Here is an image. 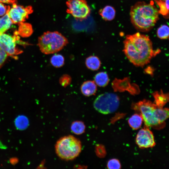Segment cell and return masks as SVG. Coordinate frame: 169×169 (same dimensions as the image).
<instances>
[{
	"instance_id": "obj_5",
	"label": "cell",
	"mask_w": 169,
	"mask_h": 169,
	"mask_svg": "<svg viewBox=\"0 0 169 169\" xmlns=\"http://www.w3.org/2000/svg\"><path fill=\"white\" fill-rule=\"evenodd\" d=\"M134 110L139 111L143 120L147 127H154L161 124L159 121L157 115L158 107L151 101L146 100L133 104Z\"/></svg>"
},
{
	"instance_id": "obj_3",
	"label": "cell",
	"mask_w": 169,
	"mask_h": 169,
	"mask_svg": "<svg viewBox=\"0 0 169 169\" xmlns=\"http://www.w3.org/2000/svg\"><path fill=\"white\" fill-rule=\"evenodd\" d=\"M68 43L67 39L60 33L48 31L39 37L38 45L43 53L49 54L60 51Z\"/></svg>"
},
{
	"instance_id": "obj_25",
	"label": "cell",
	"mask_w": 169,
	"mask_h": 169,
	"mask_svg": "<svg viewBox=\"0 0 169 169\" xmlns=\"http://www.w3.org/2000/svg\"><path fill=\"white\" fill-rule=\"evenodd\" d=\"M71 81L70 76L66 74L62 76L59 79L60 84L63 87H65L69 84Z\"/></svg>"
},
{
	"instance_id": "obj_15",
	"label": "cell",
	"mask_w": 169,
	"mask_h": 169,
	"mask_svg": "<svg viewBox=\"0 0 169 169\" xmlns=\"http://www.w3.org/2000/svg\"><path fill=\"white\" fill-rule=\"evenodd\" d=\"M85 63L86 67L92 70L98 69L101 64L99 59L97 56H91L87 58L86 59Z\"/></svg>"
},
{
	"instance_id": "obj_4",
	"label": "cell",
	"mask_w": 169,
	"mask_h": 169,
	"mask_svg": "<svg viewBox=\"0 0 169 169\" xmlns=\"http://www.w3.org/2000/svg\"><path fill=\"white\" fill-rule=\"evenodd\" d=\"M81 149V144L79 139L70 135L60 138L55 145L57 155L65 160L75 159L79 156Z\"/></svg>"
},
{
	"instance_id": "obj_2",
	"label": "cell",
	"mask_w": 169,
	"mask_h": 169,
	"mask_svg": "<svg viewBox=\"0 0 169 169\" xmlns=\"http://www.w3.org/2000/svg\"><path fill=\"white\" fill-rule=\"evenodd\" d=\"M158 10L152 3H137L130 11L131 22L135 28L142 32L150 31L159 19Z\"/></svg>"
},
{
	"instance_id": "obj_21",
	"label": "cell",
	"mask_w": 169,
	"mask_h": 169,
	"mask_svg": "<svg viewBox=\"0 0 169 169\" xmlns=\"http://www.w3.org/2000/svg\"><path fill=\"white\" fill-rule=\"evenodd\" d=\"M15 124L18 129L19 130H23L28 127L29 121L26 116L20 115L18 116L15 119Z\"/></svg>"
},
{
	"instance_id": "obj_17",
	"label": "cell",
	"mask_w": 169,
	"mask_h": 169,
	"mask_svg": "<svg viewBox=\"0 0 169 169\" xmlns=\"http://www.w3.org/2000/svg\"><path fill=\"white\" fill-rule=\"evenodd\" d=\"M143 120L141 115L135 114L129 119L128 122L130 126L133 129L137 130L141 126Z\"/></svg>"
},
{
	"instance_id": "obj_16",
	"label": "cell",
	"mask_w": 169,
	"mask_h": 169,
	"mask_svg": "<svg viewBox=\"0 0 169 169\" xmlns=\"http://www.w3.org/2000/svg\"><path fill=\"white\" fill-rule=\"evenodd\" d=\"M109 79L107 74L102 72L97 74L94 77V82L96 84L100 87H105L108 84Z\"/></svg>"
},
{
	"instance_id": "obj_6",
	"label": "cell",
	"mask_w": 169,
	"mask_h": 169,
	"mask_svg": "<svg viewBox=\"0 0 169 169\" xmlns=\"http://www.w3.org/2000/svg\"><path fill=\"white\" fill-rule=\"evenodd\" d=\"M119 99L115 94L105 93L99 95L95 100L94 107L99 112L105 114L112 113L118 108Z\"/></svg>"
},
{
	"instance_id": "obj_20",
	"label": "cell",
	"mask_w": 169,
	"mask_h": 169,
	"mask_svg": "<svg viewBox=\"0 0 169 169\" xmlns=\"http://www.w3.org/2000/svg\"><path fill=\"white\" fill-rule=\"evenodd\" d=\"M85 129V126L84 123L80 121L73 122L71 126V130L72 132L77 135L83 133Z\"/></svg>"
},
{
	"instance_id": "obj_13",
	"label": "cell",
	"mask_w": 169,
	"mask_h": 169,
	"mask_svg": "<svg viewBox=\"0 0 169 169\" xmlns=\"http://www.w3.org/2000/svg\"><path fill=\"white\" fill-rule=\"evenodd\" d=\"M153 95L155 99V104L158 107L162 108L168 100V94H164L162 91L154 92Z\"/></svg>"
},
{
	"instance_id": "obj_23",
	"label": "cell",
	"mask_w": 169,
	"mask_h": 169,
	"mask_svg": "<svg viewBox=\"0 0 169 169\" xmlns=\"http://www.w3.org/2000/svg\"><path fill=\"white\" fill-rule=\"evenodd\" d=\"M169 28L165 25L160 26L157 29V34L158 37L161 39H166L168 38Z\"/></svg>"
},
{
	"instance_id": "obj_24",
	"label": "cell",
	"mask_w": 169,
	"mask_h": 169,
	"mask_svg": "<svg viewBox=\"0 0 169 169\" xmlns=\"http://www.w3.org/2000/svg\"><path fill=\"white\" fill-rule=\"evenodd\" d=\"M107 167L109 169H119L121 168V165L118 160L113 159L110 160L107 164Z\"/></svg>"
},
{
	"instance_id": "obj_9",
	"label": "cell",
	"mask_w": 169,
	"mask_h": 169,
	"mask_svg": "<svg viewBox=\"0 0 169 169\" xmlns=\"http://www.w3.org/2000/svg\"><path fill=\"white\" fill-rule=\"evenodd\" d=\"M33 12V9L31 6L24 7L14 3L7 13L13 23L19 24L24 22L28 18L29 15Z\"/></svg>"
},
{
	"instance_id": "obj_18",
	"label": "cell",
	"mask_w": 169,
	"mask_h": 169,
	"mask_svg": "<svg viewBox=\"0 0 169 169\" xmlns=\"http://www.w3.org/2000/svg\"><path fill=\"white\" fill-rule=\"evenodd\" d=\"M13 23L8 13L0 18V34L4 33L10 27Z\"/></svg>"
},
{
	"instance_id": "obj_10",
	"label": "cell",
	"mask_w": 169,
	"mask_h": 169,
	"mask_svg": "<svg viewBox=\"0 0 169 169\" xmlns=\"http://www.w3.org/2000/svg\"><path fill=\"white\" fill-rule=\"evenodd\" d=\"M136 142L141 148L152 147L155 145L153 134L146 126L140 130L136 136Z\"/></svg>"
},
{
	"instance_id": "obj_28",
	"label": "cell",
	"mask_w": 169,
	"mask_h": 169,
	"mask_svg": "<svg viewBox=\"0 0 169 169\" xmlns=\"http://www.w3.org/2000/svg\"><path fill=\"white\" fill-rule=\"evenodd\" d=\"M17 0H0V2L9 4L16 3Z\"/></svg>"
},
{
	"instance_id": "obj_27",
	"label": "cell",
	"mask_w": 169,
	"mask_h": 169,
	"mask_svg": "<svg viewBox=\"0 0 169 169\" xmlns=\"http://www.w3.org/2000/svg\"><path fill=\"white\" fill-rule=\"evenodd\" d=\"M8 56L7 53L0 48V68L5 62Z\"/></svg>"
},
{
	"instance_id": "obj_19",
	"label": "cell",
	"mask_w": 169,
	"mask_h": 169,
	"mask_svg": "<svg viewBox=\"0 0 169 169\" xmlns=\"http://www.w3.org/2000/svg\"><path fill=\"white\" fill-rule=\"evenodd\" d=\"M159 6V13L163 16L168 17L169 14V0H154Z\"/></svg>"
},
{
	"instance_id": "obj_1",
	"label": "cell",
	"mask_w": 169,
	"mask_h": 169,
	"mask_svg": "<svg viewBox=\"0 0 169 169\" xmlns=\"http://www.w3.org/2000/svg\"><path fill=\"white\" fill-rule=\"evenodd\" d=\"M124 51L130 61L137 66L149 63L159 50L154 51L148 36L137 33L128 35L124 41Z\"/></svg>"
},
{
	"instance_id": "obj_11",
	"label": "cell",
	"mask_w": 169,
	"mask_h": 169,
	"mask_svg": "<svg viewBox=\"0 0 169 169\" xmlns=\"http://www.w3.org/2000/svg\"><path fill=\"white\" fill-rule=\"evenodd\" d=\"M82 94L87 96L94 95L97 91V88L94 81L88 80L84 82L80 88Z\"/></svg>"
},
{
	"instance_id": "obj_7",
	"label": "cell",
	"mask_w": 169,
	"mask_h": 169,
	"mask_svg": "<svg viewBox=\"0 0 169 169\" xmlns=\"http://www.w3.org/2000/svg\"><path fill=\"white\" fill-rule=\"evenodd\" d=\"M66 12L77 20H83L90 15L91 10L86 0H68Z\"/></svg>"
},
{
	"instance_id": "obj_26",
	"label": "cell",
	"mask_w": 169,
	"mask_h": 169,
	"mask_svg": "<svg viewBox=\"0 0 169 169\" xmlns=\"http://www.w3.org/2000/svg\"><path fill=\"white\" fill-rule=\"evenodd\" d=\"M10 8L9 6L5 5L0 2V16H3L7 13Z\"/></svg>"
},
{
	"instance_id": "obj_29",
	"label": "cell",
	"mask_w": 169,
	"mask_h": 169,
	"mask_svg": "<svg viewBox=\"0 0 169 169\" xmlns=\"http://www.w3.org/2000/svg\"></svg>"
},
{
	"instance_id": "obj_8",
	"label": "cell",
	"mask_w": 169,
	"mask_h": 169,
	"mask_svg": "<svg viewBox=\"0 0 169 169\" xmlns=\"http://www.w3.org/2000/svg\"><path fill=\"white\" fill-rule=\"evenodd\" d=\"M18 35L17 32L13 36L4 33L0 34V48L8 55L13 56L23 52L16 47V43L19 39Z\"/></svg>"
},
{
	"instance_id": "obj_12",
	"label": "cell",
	"mask_w": 169,
	"mask_h": 169,
	"mask_svg": "<svg viewBox=\"0 0 169 169\" xmlns=\"http://www.w3.org/2000/svg\"><path fill=\"white\" fill-rule=\"evenodd\" d=\"M99 13L104 20L111 21L114 18L115 11L112 7L107 6L100 10Z\"/></svg>"
},
{
	"instance_id": "obj_14",
	"label": "cell",
	"mask_w": 169,
	"mask_h": 169,
	"mask_svg": "<svg viewBox=\"0 0 169 169\" xmlns=\"http://www.w3.org/2000/svg\"><path fill=\"white\" fill-rule=\"evenodd\" d=\"M18 35L23 37H27L32 33L33 30L31 25L28 23L22 22L19 24Z\"/></svg>"
},
{
	"instance_id": "obj_22",
	"label": "cell",
	"mask_w": 169,
	"mask_h": 169,
	"mask_svg": "<svg viewBox=\"0 0 169 169\" xmlns=\"http://www.w3.org/2000/svg\"><path fill=\"white\" fill-rule=\"evenodd\" d=\"M50 61L53 66L59 68L64 64V57L61 54H55L51 58Z\"/></svg>"
}]
</instances>
